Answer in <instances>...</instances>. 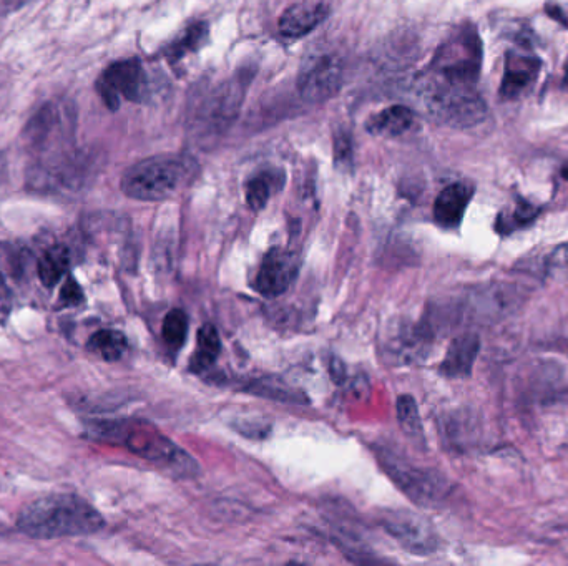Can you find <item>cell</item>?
Listing matches in <instances>:
<instances>
[{
	"instance_id": "obj_16",
	"label": "cell",
	"mask_w": 568,
	"mask_h": 566,
	"mask_svg": "<svg viewBox=\"0 0 568 566\" xmlns=\"http://www.w3.org/2000/svg\"><path fill=\"white\" fill-rule=\"evenodd\" d=\"M539 70L540 60L534 55L510 54L505 64L500 95L509 100L520 97L534 83Z\"/></svg>"
},
{
	"instance_id": "obj_12",
	"label": "cell",
	"mask_w": 568,
	"mask_h": 566,
	"mask_svg": "<svg viewBox=\"0 0 568 566\" xmlns=\"http://www.w3.org/2000/svg\"><path fill=\"white\" fill-rule=\"evenodd\" d=\"M243 97H245L243 80H233V82L230 80L216 88L201 110L203 127L213 132L225 130L240 110Z\"/></svg>"
},
{
	"instance_id": "obj_2",
	"label": "cell",
	"mask_w": 568,
	"mask_h": 566,
	"mask_svg": "<svg viewBox=\"0 0 568 566\" xmlns=\"http://www.w3.org/2000/svg\"><path fill=\"white\" fill-rule=\"evenodd\" d=\"M193 175V162L178 155H158L130 166L122 191L138 201H163L177 195Z\"/></svg>"
},
{
	"instance_id": "obj_19",
	"label": "cell",
	"mask_w": 568,
	"mask_h": 566,
	"mask_svg": "<svg viewBox=\"0 0 568 566\" xmlns=\"http://www.w3.org/2000/svg\"><path fill=\"white\" fill-rule=\"evenodd\" d=\"M221 341L220 334L216 331L215 326L205 324L198 331L196 337L195 356L191 359L190 367L195 372L206 371L215 364L216 359L220 356Z\"/></svg>"
},
{
	"instance_id": "obj_25",
	"label": "cell",
	"mask_w": 568,
	"mask_h": 566,
	"mask_svg": "<svg viewBox=\"0 0 568 566\" xmlns=\"http://www.w3.org/2000/svg\"><path fill=\"white\" fill-rule=\"evenodd\" d=\"M190 319L183 309H172L163 321V339L173 349H180L188 336Z\"/></svg>"
},
{
	"instance_id": "obj_21",
	"label": "cell",
	"mask_w": 568,
	"mask_h": 566,
	"mask_svg": "<svg viewBox=\"0 0 568 566\" xmlns=\"http://www.w3.org/2000/svg\"><path fill=\"white\" fill-rule=\"evenodd\" d=\"M206 35H208V25L205 22H195V24L188 25L187 29L180 32L177 39L168 45L167 50H165L167 59L177 62V60L187 57L191 52H196L201 45L205 44Z\"/></svg>"
},
{
	"instance_id": "obj_31",
	"label": "cell",
	"mask_w": 568,
	"mask_h": 566,
	"mask_svg": "<svg viewBox=\"0 0 568 566\" xmlns=\"http://www.w3.org/2000/svg\"><path fill=\"white\" fill-rule=\"evenodd\" d=\"M30 0H5V9L15 10L24 4H29Z\"/></svg>"
},
{
	"instance_id": "obj_13",
	"label": "cell",
	"mask_w": 568,
	"mask_h": 566,
	"mask_svg": "<svg viewBox=\"0 0 568 566\" xmlns=\"http://www.w3.org/2000/svg\"><path fill=\"white\" fill-rule=\"evenodd\" d=\"M474 188L467 183H454L439 193L434 203V220L437 225L452 230L461 225L466 215L467 206L471 203Z\"/></svg>"
},
{
	"instance_id": "obj_6",
	"label": "cell",
	"mask_w": 568,
	"mask_h": 566,
	"mask_svg": "<svg viewBox=\"0 0 568 566\" xmlns=\"http://www.w3.org/2000/svg\"><path fill=\"white\" fill-rule=\"evenodd\" d=\"M344 64L338 52L316 50L306 55L298 75L299 92L304 100L321 103L334 97L343 85Z\"/></svg>"
},
{
	"instance_id": "obj_14",
	"label": "cell",
	"mask_w": 568,
	"mask_h": 566,
	"mask_svg": "<svg viewBox=\"0 0 568 566\" xmlns=\"http://www.w3.org/2000/svg\"><path fill=\"white\" fill-rule=\"evenodd\" d=\"M519 301V294L515 291L514 286L507 284H497L490 288L480 289L472 299V313L477 321H494L500 319L509 313L510 309H514Z\"/></svg>"
},
{
	"instance_id": "obj_1",
	"label": "cell",
	"mask_w": 568,
	"mask_h": 566,
	"mask_svg": "<svg viewBox=\"0 0 568 566\" xmlns=\"http://www.w3.org/2000/svg\"><path fill=\"white\" fill-rule=\"evenodd\" d=\"M105 527L94 505L74 493H52L37 498L20 512L17 528L40 540L84 537Z\"/></svg>"
},
{
	"instance_id": "obj_18",
	"label": "cell",
	"mask_w": 568,
	"mask_h": 566,
	"mask_svg": "<svg viewBox=\"0 0 568 566\" xmlns=\"http://www.w3.org/2000/svg\"><path fill=\"white\" fill-rule=\"evenodd\" d=\"M414 125V112L404 105H394L369 118V133L378 137H399Z\"/></svg>"
},
{
	"instance_id": "obj_20",
	"label": "cell",
	"mask_w": 568,
	"mask_h": 566,
	"mask_svg": "<svg viewBox=\"0 0 568 566\" xmlns=\"http://www.w3.org/2000/svg\"><path fill=\"white\" fill-rule=\"evenodd\" d=\"M70 254L69 249L57 244L54 248H49L42 254L37 266L40 281L47 288H54L60 279L64 278L65 273L69 271Z\"/></svg>"
},
{
	"instance_id": "obj_3",
	"label": "cell",
	"mask_w": 568,
	"mask_h": 566,
	"mask_svg": "<svg viewBox=\"0 0 568 566\" xmlns=\"http://www.w3.org/2000/svg\"><path fill=\"white\" fill-rule=\"evenodd\" d=\"M419 93L427 113L447 127L472 128L489 117L484 98L469 85H454L434 75L421 82Z\"/></svg>"
},
{
	"instance_id": "obj_15",
	"label": "cell",
	"mask_w": 568,
	"mask_h": 566,
	"mask_svg": "<svg viewBox=\"0 0 568 566\" xmlns=\"http://www.w3.org/2000/svg\"><path fill=\"white\" fill-rule=\"evenodd\" d=\"M479 351L480 339L474 332H466L456 337L442 361V376L449 377V379H467L472 374Z\"/></svg>"
},
{
	"instance_id": "obj_4",
	"label": "cell",
	"mask_w": 568,
	"mask_h": 566,
	"mask_svg": "<svg viewBox=\"0 0 568 566\" xmlns=\"http://www.w3.org/2000/svg\"><path fill=\"white\" fill-rule=\"evenodd\" d=\"M100 435L117 437L133 454L140 455L163 469L172 470L173 474L193 475L198 472L195 460L191 459L185 450L173 444L172 440L153 429L152 425L143 422L103 425Z\"/></svg>"
},
{
	"instance_id": "obj_26",
	"label": "cell",
	"mask_w": 568,
	"mask_h": 566,
	"mask_svg": "<svg viewBox=\"0 0 568 566\" xmlns=\"http://www.w3.org/2000/svg\"><path fill=\"white\" fill-rule=\"evenodd\" d=\"M397 419L401 424L402 429L407 435H411L414 439H422V422L419 417V410H417L416 401L412 396H401L397 401Z\"/></svg>"
},
{
	"instance_id": "obj_9",
	"label": "cell",
	"mask_w": 568,
	"mask_h": 566,
	"mask_svg": "<svg viewBox=\"0 0 568 566\" xmlns=\"http://www.w3.org/2000/svg\"><path fill=\"white\" fill-rule=\"evenodd\" d=\"M97 90L110 110H117L123 98L128 102H142L147 95V75L142 62L127 59L110 65L100 75Z\"/></svg>"
},
{
	"instance_id": "obj_11",
	"label": "cell",
	"mask_w": 568,
	"mask_h": 566,
	"mask_svg": "<svg viewBox=\"0 0 568 566\" xmlns=\"http://www.w3.org/2000/svg\"><path fill=\"white\" fill-rule=\"evenodd\" d=\"M298 271L296 254L283 248L270 249L256 273V291L265 298H278L291 288Z\"/></svg>"
},
{
	"instance_id": "obj_28",
	"label": "cell",
	"mask_w": 568,
	"mask_h": 566,
	"mask_svg": "<svg viewBox=\"0 0 568 566\" xmlns=\"http://www.w3.org/2000/svg\"><path fill=\"white\" fill-rule=\"evenodd\" d=\"M545 274L554 281L568 279V243L560 244L547 256Z\"/></svg>"
},
{
	"instance_id": "obj_23",
	"label": "cell",
	"mask_w": 568,
	"mask_h": 566,
	"mask_svg": "<svg viewBox=\"0 0 568 566\" xmlns=\"http://www.w3.org/2000/svg\"><path fill=\"white\" fill-rule=\"evenodd\" d=\"M87 347H89V351L95 352L105 361L113 362L122 359L123 354L127 351L128 341L125 334L120 331L102 329V331L95 332L94 336L90 337Z\"/></svg>"
},
{
	"instance_id": "obj_7",
	"label": "cell",
	"mask_w": 568,
	"mask_h": 566,
	"mask_svg": "<svg viewBox=\"0 0 568 566\" xmlns=\"http://www.w3.org/2000/svg\"><path fill=\"white\" fill-rule=\"evenodd\" d=\"M381 460L389 477L399 485L407 497H411L419 505L434 507L449 497L451 485L436 472L406 464L392 454L381 455Z\"/></svg>"
},
{
	"instance_id": "obj_32",
	"label": "cell",
	"mask_w": 568,
	"mask_h": 566,
	"mask_svg": "<svg viewBox=\"0 0 568 566\" xmlns=\"http://www.w3.org/2000/svg\"><path fill=\"white\" fill-rule=\"evenodd\" d=\"M565 88L568 90V60L567 64H565V79H564Z\"/></svg>"
},
{
	"instance_id": "obj_29",
	"label": "cell",
	"mask_w": 568,
	"mask_h": 566,
	"mask_svg": "<svg viewBox=\"0 0 568 566\" xmlns=\"http://www.w3.org/2000/svg\"><path fill=\"white\" fill-rule=\"evenodd\" d=\"M334 158L339 166L353 163V142L348 133H339L334 138Z\"/></svg>"
},
{
	"instance_id": "obj_30",
	"label": "cell",
	"mask_w": 568,
	"mask_h": 566,
	"mask_svg": "<svg viewBox=\"0 0 568 566\" xmlns=\"http://www.w3.org/2000/svg\"><path fill=\"white\" fill-rule=\"evenodd\" d=\"M60 301L65 306H77L84 301V291L74 278L67 279L64 288L60 291Z\"/></svg>"
},
{
	"instance_id": "obj_10",
	"label": "cell",
	"mask_w": 568,
	"mask_h": 566,
	"mask_svg": "<svg viewBox=\"0 0 568 566\" xmlns=\"http://www.w3.org/2000/svg\"><path fill=\"white\" fill-rule=\"evenodd\" d=\"M382 525L392 538L414 555H431L439 548V537L427 518L409 510H391Z\"/></svg>"
},
{
	"instance_id": "obj_17",
	"label": "cell",
	"mask_w": 568,
	"mask_h": 566,
	"mask_svg": "<svg viewBox=\"0 0 568 566\" xmlns=\"http://www.w3.org/2000/svg\"><path fill=\"white\" fill-rule=\"evenodd\" d=\"M329 9L326 4H296L289 7L280 19V32L288 39H299L316 29L326 17Z\"/></svg>"
},
{
	"instance_id": "obj_27",
	"label": "cell",
	"mask_w": 568,
	"mask_h": 566,
	"mask_svg": "<svg viewBox=\"0 0 568 566\" xmlns=\"http://www.w3.org/2000/svg\"><path fill=\"white\" fill-rule=\"evenodd\" d=\"M537 213H539V210H537L535 206L529 205V203H525V201H520L512 215L502 216V218H500L499 230L502 231V233H510V231H514L515 228L519 230L522 226L532 223Z\"/></svg>"
},
{
	"instance_id": "obj_24",
	"label": "cell",
	"mask_w": 568,
	"mask_h": 566,
	"mask_svg": "<svg viewBox=\"0 0 568 566\" xmlns=\"http://www.w3.org/2000/svg\"><path fill=\"white\" fill-rule=\"evenodd\" d=\"M281 185V175H276L275 171H263L260 175L253 176L246 183V201L251 210L260 211L265 208L270 201L275 188Z\"/></svg>"
},
{
	"instance_id": "obj_5",
	"label": "cell",
	"mask_w": 568,
	"mask_h": 566,
	"mask_svg": "<svg viewBox=\"0 0 568 566\" xmlns=\"http://www.w3.org/2000/svg\"><path fill=\"white\" fill-rule=\"evenodd\" d=\"M482 50L474 30L464 29L442 45L436 54L432 70L437 79L454 85H471L479 79Z\"/></svg>"
},
{
	"instance_id": "obj_22",
	"label": "cell",
	"mask_w": 568,
	"mask_h": 566,
	"mask_svg": "<svg viewBox=\"0 0 568 566\" xmlns=\"http://www.w3.org/2000/svg\"><path fill=\"white\" fill-rule=\"evenodd\" d=\"M245 389L255 396L266 397V399H273V401L288 402V404L308 402V399H304L303 392L296 391L286 382L275 379V377L256 379V381L248 384Z\"/></svg>"
},
{
	"instance_id": "obj_8",
	"label": "cell",
	"mask_w": 568,
	"mask_h": 566,
	"mask_svg": "<svg viewBox=\"0 0 568 566\" xmlns=\"http://www.w3.org/2000/svg\"><path fill=\"white\" fill-rule=\"evenodd\" d=\"M69 115L64 107L47 105L35 113L25 128V140L40 160L57 157L69 148Z\"/></svg>"
}]
</instances>
